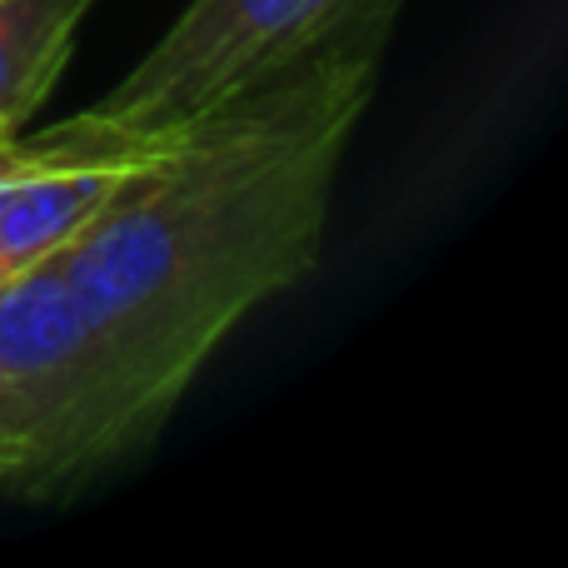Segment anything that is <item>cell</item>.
Returning <instances> with one entry per match:
<instances>
[{"instance_id":"6da1fadb","label":"cell","mask_w":568,"mask_h":568,"mask_svg":"<svg viewBox=\"0 0 568 568\" xmlns=\"http://www.w3.org/2000/svg\"><path fill=\"white\" fill-rule=\"evenodd\" d=\"M384 36H349L190 120L55 255L160 419L260 304L320 265Z\"/></svg>"},{"instance_id":"7a4b0ae2","label":"cell","mask_w":568,"mask_h":568,"mask_svg":"<svg viewBox=\"0 0 568 568\" xmlns=\"http://www.w3.org/2000/svg\"><path fill=\"white\" fill-rule=\"evenodd\" d=\"M0 399L26 444L20 499L95 479L165 424L55 260L0 290Z\"/></svg>"},{"instance_id":"3957f363","label":"cell","mask_w":568,"mask_h":568,"mask_svg":"<svg viewBox=\"0 0 568 568\" xmlns=\"http://www.w3.org/2000/svg\"><path fill=\"white\" fill-rule=\"evenodd\" d=\"M399 0H190L100 115L135 135H175L364 30H389Z\"/></svg>"},{"instance_id":"277c9868","label":"cell","mask_w":568,"mask_h":568,"mask_svg":"<svg viewBox=\"0 0 568 568\" xmlns=\"http://www.w3.org/2000/svg\"><path fill=\"white\" fill-rule=\"evenodd\" d=\"M145 160L110 165H36L0 175V290L55 260L105 210L115 185Z\"/></svg>"},{"instance_id":"5b68a950","label":"cell","mask_w":568,"mask_h":568,"mask_svg":"<svg viewBox=\"0 0 568 568\" xmlns=\"http://www.w3.org/2000/svg\"><path fill=\"white\" fill-rule=\"evenodd\" d=\"M95 0H0V130L20 135L75 55Z\"/></svg>"},{"instance_id":"8992f818","label":"cell","mask_w":568,"mask_h":568,"mask_svg":"<svg viewBox=\"0 0 568 568\" xmlns=\"http://www.w3.org/2000/svg\"><path fill=\"white\" fill-rule=\"evenodd\" d=\"M20 479H26V444H20V429L10 419L6 399H0V494H16Z\"/></svg>"},{"instance_id":"52a82bcc","label":"cell","mask_w":568,"mask_h":568,"mask_svg":"<svg viewBox=\"0 0 568 568\" xmlns=\"http://www.w3.org/2000/svg\"><path fill=\"white\" fill-rule=\"evenodd\" d=\"M6 135H10V130H0V140H6Z\"/></svg>"}]
</instances>
